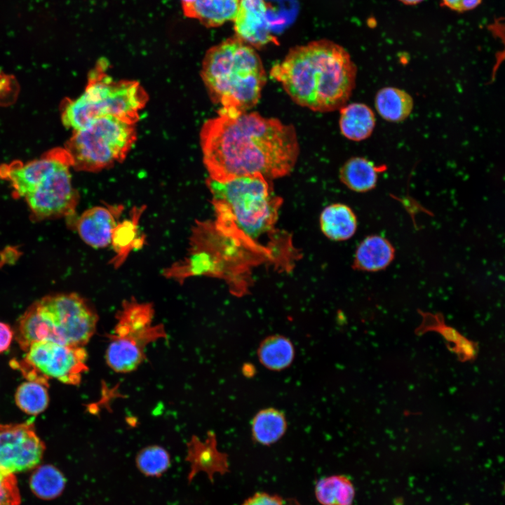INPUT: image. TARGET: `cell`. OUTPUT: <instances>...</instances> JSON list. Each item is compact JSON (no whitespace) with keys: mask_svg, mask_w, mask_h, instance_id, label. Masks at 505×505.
Wrapping results in <instances>:
<instances>
[{"mask_svg":"<svg viewBox=\"0 0 505 505\" xmlns=\"http://www.w3.org/2000/svg\"><path fill=\"white\" fill-rule=\"evenodd\" d=\"M445 6L456 11L473 9L480 4L481 0H442Z\"/></svg>","mask_w":505,"mask_h":505,"instance_id":"obj_31","label":"cell"},{"mask_svg":"<svg viewBox=\"0 0 505 505\" xmlns=\"http://www.w3.org/2000/svg\"><path fill=\"white\" fill-rule=\"evenodd\" d=\"M286 421L284 415L275 409H265L254 417L252 424V436L262 445L276 442L285 433Z\"/></svg>","mask_w":505,"mask_h":505,"instance_id":"obj_24","label":"cell"},{"mask_svg":"<svg viewBox=\"0 0 505 505\" xmlns=\"http://www.w3.org/2000/svg\"><path fill=\"white\" fill-rule=\"evenodd\" d=\"M187 447L186 460L191 466L187 477L189 483L200 471L206 473L211 482H213L215 474L224 475L229 471L227 456L217 450L214 434L208 433L204 442H201L197 437H193Z\"/></svg>","mask_w":505,"mask_h":505,"instance_id":"obj_15","label":"cell"},{"mask_svg":"<svg viewBox=\"0 0 505 505\" xmlns=\"http://www.w3.org/2000/svg\"><path fill=\"white\" fill-rule=\"evenodd\" d=\"M45 445L30 422L0 424V470L13 473L38 465Z\"/></svg>","mask_w":505,"mask_h":505,"instance_id":"obj_11","label":"cell"},{"mask_svg":"<svg viewBox=\"0 0 505 505\" xmlns=\"http://www.w3.org/2000/svg\"><path fill=\"white\" fill-rule=\"evenodd\" d=\"M153 317L151 304L135 299L123 302L106 351L111 369L121 373L136 370L146 358L147 345L166 337L163 325L153 324Z\"/></svg>","mask_w":505,"mask_h":505,"instance_id":"obj_8","label":"cell"},{"mask_svg":"<svg viewBox=\"0 0 505 505\" xmlns=\"http://www.w3.org/2000/svg\"><path fill=\"white\" fill-rule=\"evenodd\" d=\"M14 332L6 323L0 322V353L7 350L12 342Z\"/></svg>","mask_w":505,"mask_h":505,"instance_id":"obj_32","label":"cell"},{"mask_svg":"<svg viewBox=\"0 0 505 505\" xmlns=\"http://www.w3.org/2000/svg\"><path fill=\"white\" fill-rule=\"evenodd\" d=\"M27 353L16 367L30 381L47 384L48 378L76 385L88 370L87 352L83 346L60 344L51 342L32 344Z\"/></svg>","mask_w":505,"mask_h":505,"instance_id":"obj_9","label":"cell"},{"mask_svg":"<svg viewBox=\"0 0 505 505\" xmlns=\"http://www.w3.org/2000/svg\"><path fill=\"white\" fill-rule=\"evenodd\" d=\"M339 126L342 134L353 141L368 138L375 126L373 111L365 104L354 102L339 109Z\"/></svg>","mask_w":505,"mask_h":505,"instance_id":"obj_18","label":"cell"},{"mask_svg":"<svg viewBox=\"0 0 505 505\" xmlns=\"http://www.w3.org/2000/svg\"><path fill=\"white\" fill-rule=\"evenodd\" d=\"M291 342L281 335L271 336L264 340L258 349L260 362L267 368L280 370L288 367L294 358Z\"/></svg>","mask_w":505,"mask_h":505,"instance_id":"obj_23","label":"cell"},{"mask_svg":"<svg viewBox=\"0 0 505 505\" xmlns=\"http://www.w3.org/2000/svg\"><path fill=\"white\" fill-rule=\"evenodd\" d=\"M208 187L216 214L215 229L235 241H255L272 230L282 199L270 180L260 175L225 182L208 178Z\"/></svg>","mask_w":505,"mask_h":505,"instance_id":"obj_3","label":"cell"},{"mask_svg":"<svg viewBox=\"0 0 505 505\" xmlns=\"http://www.w3.org/2000/svg\"><path fill=\"white\" fill-rule=\"evenodd\" d=\"M122 209L119 206H95L84 211L75 224L81 238L95 248L108 246Z\"/></svg>","mask_w":505,"mask_h":505,"instance_id":"obj_14","label":"cell"},{"mask_svg":"<svg viewBox=\"0 0 505 505\" xmlns=\"http://www.w3.org/2000/svg\"><path fill=\"white\" fill-rule=\"evenodd\" d=\"M200 141L209 178L218 182L255 175L270 180L286 176L299 154L292 125L256 112L220 108L203 123Z\"/></svg>","mask_w":505,"mask_h":505,"instance_id":"obj_1","label":"cell"},{"mask_svg":"<svg viewBox=\"0 0 505 505\" xmlns=\"http://www.w3.org/2000/svg\"><path fill=\"white\" fill-rule=\"evenodd\" d=\"M201 67L208 94L220 108L247 112L259 102L267 73L255 48L237 36L210 48Z\"/></svg>","mask_w":505,"mask_h":505,"instance_id":"obj_4","label":"cell"},{"mask_svg":"<svg viewBox=\"0 0 505 505\" xmlns=\"http://www.w3.org/2000/svg\"><path fill=\"white\" fill-rule=\"evenodd\" d=\"M315 496L321 505H352L355 490L346 476H331L318 481Z\"/></svg>","mask_w":505,"mask_h":505,"instance_id":"obj_22","label":"cell"},{"mask_svg":"<svg viewBox=\"0 0 505 505\" xmlns=\"http://www.w3.org/2000/svg\"><path fill=\"white\" fill-rule=\"evenodd\" d=\"M242 505H298L292 500H288L267 492H257L248 498Z\"/></svg>","mask_w":505,"mask_h":505,"instance_id":"obj_30","label":"cell"},{"mask_svg":"<svg viewBox=\"0 0 505 505\" xmlns=\"http://www.w3.org/2000/svg\"><path fill=\"white\" fill-rule=\"evenodd\" d=\"M239 0H196L182 8L187 18L198 20L206 27H217L234 20Z\"/></svg>","mask_w":505,"mask_h":505,"instance_id":"obj_20","label":"cell"},{"mask_svg":"<svg viewBox=\"0 0 505 505\" xmlns=\"http://www.w3.org/2000/svg\"><path fill=\"white\" fill-rule=\"evenodd\" d=\"M319 222L323 234L335 241L351 238L358 226L357 217L352 209L339 203L326 206L321 213Z\"/></svg>","mask_w":505,"mask_h":505,"instance_id":"obj_17","label":"cell"},{"mask_svg":"<svg viewBox=\"0 0 505 505\" xmlns=\"http://www.w3.org/2000/svg\"><path fill=\"white\" fill-rule=\"evenodd\" d=\"M135 125L105 116L74 130L65 149L71 166L78 170L97 172L123 161L136 140Z\"/></svg>","mask_w":505,"mask_h":505,"instance_id":"obj_7","label":"cell"},{"mask_svg":"<svg viewBox=\"0 0 505 505\" xmlns=\"http://www.w3.org/2000/svg\"><path fill=\"white\" fill-rule=\"evenodd\" d=\"M65 480L62 473L52 465L39 467L32 475L30 487L35 495L43 499H52L62 492Z\"/></svg>","mask_w":505,"mask_h":505,"instance_id":"obj_25","label":"cell"},{"mask_svg":"<svg viewBox=\"0 0 505 505\" xmlns=\"http://www.w3.org/2000/svg\"><path fill=\"white\" fill-rule=\"evenodd\" d=\"M108 63L101 59L90 71L84 92L67 100L62 110L63 125L74 130L93 121L114 116L135 124L145 107L148 95L137 81L115 80L107 73Z\"/></svg>","mask_w":505,"mask_h":505,"instance_id":"obj_6","label":"cell"},{"mask_svg":"<svg viewBox=\"0 0 505 505\" xmlns=\"http://www.w3.org/2000/svg\"><path fill=\"white\" fill-rule=\"evenodd\" d=\"M375 105L378 114L390 122H400L411 114L414 100L406 91L396 87H384L376 94Z\"/></svg>","mask_w":505,"mask_h":505,"instance_id":"obj_21","label":"cell"},{"mask_svg":"<svg viewBox=\"0 0 505 505\" xmlns=\"http://www.w3.org/2000/svg\"><path fill=\"white\" fill-rule=\"evenodd\" d=\"M385 169V166H377L365 158L355 156L342 165L339 179L351 191L367 192L375 187L379 173Z\"/></svg>","mask_w":505,"mask_h":505,"instance_id":"obj_19","label":"cell"},{"mask_svg":"<svg viewBox=\"0 0 505 505\" xmlns=\"http://www.w3.org/2000/svg\"><path fill=\"white\" fill-rule=\"evenodd\" d=\"M68 163L48 174L25 200L34 219L69 217L74 214L79 194L72 183Z\"/></svg>","mask_w":505,"mask_h":505,"instance_id":"obj_10","label":"cell"},{"mask_svg":"<svg viewBox=\"0 0 505 505\" xmlns=\"http://www.w3.org/2000/svg\"><path fill=\"white\" fill-rule=\"evenodd\" d=\"M137 213L136 212L134 213L133 220H126L121 223L117 224L113 231L111 243L117 254L115 258L116 264H120L123 261V258L126 257L137 242L135 241L137 235L138 217Z\"/></svg>","mask_w":505,"mask_h":505,"instance_id":"obj_28","label":"cell"},{"mask_svg":"<svg viewBox=\"0 0 505 505\" xmlns=\"http://www.w3.org/2000/svg\"><path fill=\"white\" fill-rule=\"evenodd\" d=\"M21 497L15 474L0 470V505H20Z\"/></svg>","mask_w":505,"mask_h":505,"instance_id":"obj_29","label":"cell"},{"mask_svg":"<svg viewBox=\"0 0 505 505\" xmlns=\"http://www.w3.org/2000/svg\"><path fill=\"white\" fill-rule=\"evenodd\" d=\"M405 4H416L421 2L422 0H400Z\"/></svg>","mask_w":505,"mask_h":505,"instance_id":"obj_34","label":"cell"},{"mask_svg":"<svg viewBox=\"0 0 505 505\" xmlns=\"http://www.w3.org/2000/svg\"><path fill=\"white\" fill-rule=\"evenodd\" d=\"M236 36L254 48L276 43L264 0H239L234 20Z\"/></svg>","mask_w":505,"mask_h":505,"instance_id":"obj_13","label":"cell"},{"mask_svg":"<svg viewBox=\"0 0 505 505\" xmlns=\"http://www.w3.org/2000/svg\"><path fill=\"white\" fill-rule=\"evenodd\" d=\"M97 321L95 310L78 294H51L23 313L15 335L24 351L39 342L83 346L94 335Z\"/></svg>","mask_w":505,"mask_h":505,"instance_id":"obj_5","label":"cell"},{"mask_svg":"<svg viewBox=\"0 0 505 505\" xmlns=\"http://www.w3.org/2000/svg\"><path fill=\"white\" fill-rule=\"evenodd\" d=\"M395 249L380 235L365 237L358 245L353 262L355 269L375 272L386 269L393 261Z\"/></svg>","mask_w":505,"mask_h":505,"instance_id":"obj_16","label":"cell"},{"mask_svg":"<svg viewBox=\"0 0 505 505\" xmlns=\"http://www.w3.org/2000/svg\"><path fill=\"white\" fill-rule=\"evenodd\" d=\"M170 464V454L159 445H149L141 450L136 457V465L144 475L161 476Z\"/></svg>","mask_w":505,"mask_h":505,"instance_id":"obj_27","label":"cell"},{"mask_svg":"<svg viewBox=\"0 0 505 505\" xmlns=\"http://www.w3.org/2000/svg\"><path fill=\"white\" fill-rule=\"evenodd\" d=\"M182 4V8H186L192 4H194L196 0H180Z\"/></svg>","mask_w":505,"mask_h":505,"instance_id":"obj_33","label":"cell"},{"mask_svg":"<svg viewBox=\"0 0 505 505\" xmlns=\"http://www.w3.org/2000/svg\"><path fill=\"white\" fill-rule=\"evenodd\" d=\"M71 166L65 149H55L25 164L13 163L0 168V177L8 180L16 196L25 198L50 173L60 166Z\"/></svg>","mask_w":505,"mask_h":505,"instance_id":"obj_12","label":"cell"},{"mask_svg":"<svg viewBox=\"0 0 505 505\" xmlns=\"http://www.w3.org/2000/svg\"><path fill=\"white\" fill-rule=\"evenodd\" d=\"M46 386L48 385L36 381L28 380L23 382L15 393L17 405L31 415L42 412L47 408L49 400Z\"/></svg>","mask_w":505,"mask_h":505,"instance_id":"obj_26","label":"cell"},{"mask_svg":"<svg viewBox=\"0 0 505 505\" xmlns=\"http://www.w3.org/2000/svg\"><path fill=\"white\" fill-rule=\"evenodd\" d=\"M356 74V66L346 50L328 39L292 48L270 71V76L294 102L323 113L346 104Z\"/></svg>","mask_w":505,"mask_h":505,"instance_id":"obj_2","label":"cell"}]
</instances>
